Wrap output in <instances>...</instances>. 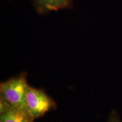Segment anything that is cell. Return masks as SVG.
Returning a JSON list of instances; mask_svg holds the SVG:
<instances>
[{
  "mask_svg": "<svg viewBox=\"0 0 122 122\" xmlns=\"http://www.w3.org/2000/svg\"><path fill=\"white\" fill-rule=\"evenodd\" d=\"M107 122H122L120 117L116 110L111 111Z\"/></svg>",
  "mask_w": 122,
  "mask_h": 122,
  "instance_id": "5b68a950",
  "label": "cell"
},
{
  "mask_svg": "<svg viewBox=\"0 0 122 122\" xmlns=\"http://www.w3.org/2000/svg\"><path fill=\"white\" fill-rule=\"evenodd\" d=\"M28 86L25 72L2 82L0 84V101L10 106L26 110L25 100Z\"/></svg>",
  "mask_w": 122,
  "mask_h": 122,
  "instance_id": "6da1fadb",
  "label": "cell"
},
{
  "mask_svg": "<svg viewBox=\"0 0 122 122\" xmlns=\"http://www.w3.org/2000/svg\"><path fill=\"white\" fill-rule=\"evenodd\" d=\"M26 110L10 106L0 112V122H33Z\"/></svg>",
  "mask_w": 122,
  "mask_h": 122,
  "instance_id": "277c9868",
  "label": "cell"
},
{
  "mask_svg": "<svg viewBox=\"0 0 122 122\" xmlns=\"http://www.w3.org/2000/svg\"><path fill=\"white\" fill-rule=\"evenodd\" d=\"M25 104L27 111L34 120L57 108L54 101L44 90L30 85L27 92Z\"/></svg>",
  "mask_w": 122,
  "mask_h": 122,
  "instance_id": "7a4b0ae2",
  "label": "cell"
},
{
  "mask_svg": "<svg viewBox=\"0 0 122 122\" xmlns=\"http://www.w3.org/2000/svg\"><path fill=\"white\" fill-rule=\"evenodd\" d=\"M35 10L40 15H46L51 12L72 9V0H32Z\"/></svg>",
  "mask_w": 122,
  "mask_h": 122,
  "instance_id": "3957f363",
  "label": "cell"
}]
</instances>
